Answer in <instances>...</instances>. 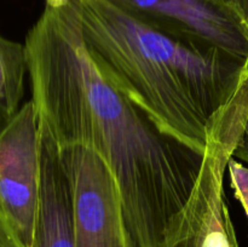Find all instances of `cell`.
<instances>
[{
  "label": "cell",
  "instance_id": "obj_1",
  "mask_svg": "<svg viewBox=\"0 0 248 247\" xmlns=\"http://www.w3.org/2000/svg\"><path fill=\"white\" fill-rule=\"evenodd\" d=\"M31 101L60 148L96 152L118 183L136 247H162L203 155L124 93L85 47L77 0H44L24 41Z\"/></svg>",
  "mask_w": 248,
  "mask_h": 247
},
{
  "label": "cell",
  "instance_id": "obj_2",
  "mask_svg": "<svg viewBox=\"0 0 248 247\" xmlns=\"http://www.w3.org/2000/svg\"><path fill=\"white\" fill-rule=\"evenodd\" d=\"M77 4L85 47L104 74L166 132L205 153L248 63L162 33L110 0Z\"/></svg>",
  "mask_w": 248,
  "mask_h": 247
},
{
  "label": "cell",
  "instance_id": "obj_3",
  "mask_svg": "<svg viewBox=\"0 0 248 247\" xmlns=\"http://www.w3.org/2000/svg\"><path fill=\"white\" fill-rule=\"evenodd\" d=\"M247 120L248 79L211 125L198 181L162 247H240L223 182Z\"/></svg>",
  "mask_w": 248,
  "mask_h": 247
},
{
  "label": "cell",
  "instance_id": "obj_4",
  "mask_svg": "<svg viewBox=\"0 0 248 247\" xmlns=\"http://www.w3.org/2000/svg\"><path fill=\"white\" fill-rule=\"evenodd\" d=\"M60 154L72 186L75 247H136L108 165L81 145L62 147Z\"/></svg>",
  "mask_w": 248,
  "mask_h": 247
},
{
  "label": "cell",
  "instance_id": "obj_5",
  "mask_svg": "<svg viewBox=\"0 0 248 247\" xmlns=\"http://www.w3.org/2000/svg\"><path fill=\"white\" fill-rule=\"evenodd\" d=\"M40 170V123L31 99L0 132V211L24 247L33 242Z\"/></svg>",
  "mask_w": 248,
  "mask_h": 247
},
{
  "label": "cell",
  "instance_id": "obj_6",
  "mask_svg": "<svg viewBox=\"0 0 248 247\" xmlns=\"http://www.w3.org/2000/svg\"><path fill=\"white\" fill-rule=\"evenodd\" d=\"M110 1L162 33L248 63V24L215 0Z\"/></svg>",
  "mask_w": 248,
  "mask_h": 247
},
{
  "label": "cell",
  "instance_id": "obj_7",
  "mask_svg": "<svg viewBox=\"0 0 248 247\" xmlns=\"http://www.w3.org/2000/svg\"><path fill=\"white\" fill-rule=\"evenodd\" d=\"M40 195L31 247H75L74 205L60 148L40 123Z\"/></svg>",
  "mask_w": 248,
  "mask_h": 247
},
{
  "label": "cell",
  "instance_id": "obj_8",
  "mask_svg": "<svg viewBox=\"0 0 248 247\" xmlns=\"http://www.w3.org/2000/svg\"><path fill=\"white\" fill-rule=\"evenodd\" d=\"M27 74L24 44L0 35V132L21 108Z\"/></svg>",
  "mask_w": 248,
  "mask_h": 247
},
{
  "label": "cell",
  "instance_id": "obj_9",
  "mask_svg": "<svg viewBox=\"0 0 248 247\" xmlns=\"http://www.w3.org/2000/svg\"><path fill=\"white\" fill-rule=\"evenodd\" d=\"M228 171L235 196L241 202L248 217V167L232 157L228 164Z\"/></svg>",
  "mask_w": 248,
  "mask_h": 247
},
{
  "label": "cell",
  "instance_id": "obj_10",
  "mask_svg": "<svg viewBox=\"0 0 248 247\" xmlns=\"http://www.w3.org/2000/svg\"><path fill=\"white\" fill-rule=\"evenodd\" d=\"M0 247H24L0 211Z\"/></svg>",
  "mask_w": 248,
  "mask_h": 247
},
{
  "label": "cell",
  "instance_id": "obj_11",
  "mask_svg": "<svg viewBox=\"0 0 248 247\" xmlns=\"http://www.w3.org/2000/svg\"><path fill=\"white\" fill-rule=\"evenodd\" d=\"M248 24V0H215Z\"/></svg>",
  "mask_w": 248,
  "mask_h": 247
},
{
  "label": "cell",
  "instance_id": "obj_12",
  "mask_svg": "<svg viewBox=\"0 0 248 247\" xmlns=\"http://www.w3.org/2000/svg\"><path fill=\"white\" fill-rule=\"evenodd\" d=\"M234 156L236 157V159L241 160V161H245L248 164V120L244 137H242L241 142L239 143L236 150L234 152Z\"/></svg>",
  "mask_w": 248,
  "mask_h": 247
}]
</instances>
